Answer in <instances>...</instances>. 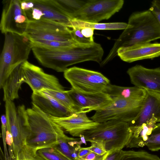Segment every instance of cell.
<instances>
[{
	"instance_id": "cell-1",
	"label": "cell",
	"mask_w": 160,
	"mask_h": 160,
	"mask_svg": "<svg viewBox=\"0 0 160 160\" xmlns=\"http://www.w3.org/2000/svg\"><path fill=\"white\" fill-rule=\"evenodd\" d=\"M32 104L31 108L27 109L24 105L18 106L26 132L25 145L37 151L53 147L67 136L47 114Z\"/></svg>"
},
{
	"instance_id": "cell-2",
	"label": "cell",
	"mask_w": 160,
	"mask_h": 160,
	"mask_svg": "<svg viewBox=\"0 0 160 160\" xmlns=\"http://www.w3.org/2000/svg\"><path fill=\"white\" fill-rule=\"evenodd\" d=\"M128 27L115 42L109 53L100 64L103 66L117 56L121 48L149 43L160 39V25L149 9L133 12L130 16Z\"/></svg>"
},
{
	"instance_id": "cell-3",
	"label": "cell",
	"mask_w": 160,
	"mask_h": 160,
	"mask_svg": "<svg viewBox=\"0 0 160 160\" xmlns=\"http://www.w3.org/2000/svg\"><path fill=\"white\" fill-rule=\"evenodd\" d=\"M32 50L36 58L42 66L60 72H64L68 66L73 64L93 61L95 56L91 45L78 43L64 49H49L32 47Z\"/></svg>"
},
{
	"instance_id": "cell-4",
	"label": "cell",
	"mask_w": 160,
	"mask_h": 160,
	"mask_svg": "<svg viewBox=\"0 0 160 160\" xmlns=\"http://www.w3.org/2000/svg\"><path fill=\"white\" fill-rule=\"evenodd\" d=\"M133 130L128 122L110 120L99 123L95 128L85 132L82 137L85 142H101L107 152H111L126 146Z\"/></svg>"
},
{
	"instance_id": "cell-5",
	"label": "cell",
	"mask_w": 160,
	"mask_h": 160,
	"mask_svg": "<svg viewBox=\"0 0 160 160\" xmlns=\"http://www.w3.org/2000/svg\"><path fill=\"white\" fill-rule=\"evenodd\" d=\"M5 34L0 57V88L18 66L27 61L32 50L30 39L25 35L8 32Z\"/></svg>"
},
{
	"instance_id": "cell-6",
	"label": "cell",
	"mask_w": 160,
	"mask_h": 160,
	"mask_svg": "<svg viewBox=\"0 0 160 160\" xmlns=\"http://www.w3.org/2000/svg\"><path fill=\"white\" fill-rule=\"evenodd\" d=\"M64 76L76 91L83 93L105 92L110 80L101 73L76 67L68 68Z\"/></svg>"
},
{
	"instance_id": "cell-7",
	"label": "cell",
	"mask_w": 160,
	"mask_h": 160,
	"mask_svg": "<svg viewBox=\"0 0 160 160\" xmlns=\"http://www.w3.org/2000/svg\"><path fill=\"white\" fill-rule=\"evenodd\" d=\"M112 99L110 103L96 111L90 118L98 123L115 120L129 123L138 116L144 100L139 101L118 98Z\"/></svg>"
},
{
	"instance_id": "cell-8",
	"label": "cell",
	"mask_w": 160,
	"mask_h": 160,
	"mask_svg": "<svg viewBox=\"0 0 160 160\" xmlns=\"http://www.w3.org/2000/svg\"><path fill=\"white\" fill-rule=\"evenodd\" d=\"M24 35L30 39L75 42L70 28L62 24L46 19L29 20Z\"/></svg>"
},
{
	"instance_id": "cell-9",
	"label": "cell",
	"mask_w": 160,
	"mask_h": 160,
	"mask_svg": "<svg viewBox=\"0 0 160 160\" xmlns=\"http://www.w3.org/2000/svg\"><path fill=\"white\" fill-rule=\"evenodd\" d=\"M123 0H88L73 19L98 23L110 18L122 8Z\"/></svg>"
},
{
	"instance_id": "cell-10",
	"label": "cell",
	"mask_w": 160,
	"mask_h": 160,
	"mask_svg": "<svg viewBox=\"0 0 160 160\" xmlns=\"http://www.w3.org/2000/svg\"><path fill=\"white\" fill-rule=\"evenodd\" d=\"M0 23L2 33L11 32L24 35L29 20L22 9L21 0H4Z\"/></svg>"
},
{
	"instance_id": "cell-11",
	"label": "cell",
	"mask_w": 160,
	"mask_h": 160,
	"mask_svg": "<svg viewBox=\"0 0 160 160\" xmlns=\"http://www.w3.org/2000/svg\"><path fill=\"white\" fill-rule=\"evenodd\" d=\"M23 83H27L33 92L44 89L64 91L55 76L45 73L40 68L27 61L22 64Z\"/></svg>"
},
{
	"instance_id": "cell-12",
	"label": "cell",
	"mask_w": 160,
	"mask_h": 160,
	"mask_svg": "<svg viewBox=\"0 0 160 160\" xmlns=\"http://www.w3.org/2000/svg\"><path fill=\"white\" fill-rule=\"evenodd\" d=\"M5 115L7 130L13 137V149L15 158L25 145L26 132L20 109L16 108L13 101L8 99L5 101Z\"/></svg>"
},
{
	"instance_id": "cell-13",
	"label": "cell",
	"mask_w": 160,
	"mask_h": 160,
	"mask_svg": "<svg viewBox=\"0 0 160 160\" xmlns=\"http://www.w3.org/2000/svg\"><path fill=\"white\" fill-rule=\"evenodd\" d=\"M127 72L135 86L160 94V67L150 69L136 65Z\"/></svg>"
},
{
	"instance_id": "cell-14",
	"label": "cell",
	"mask_w": 160,
	"mask_h": 160,
	"mask_svg": "<svg viewBox=\"0 0 160 160\" xmlns=\"http://www.w3.org/2000/svg\"><path fill=\"white\" fill-rule=\"evenodd\" d=\"M86 113L80 111L62 118L48 115L53 121L72 136L82 138L85 132L95 128L99 124L89 118Z\"/></svg>"
},
{
	"instance_id": "cell-15",
	"label": "cell",
	"mask_w": 160,
	"mask_h": 160,
	"mask_svg": "<svg viewBox=\"0 0 160 160\" xmlns=\"http://www.w3.org/2000/svg\"><path fill=\"white\" fill-rule=\"evenodd\" d=\"M76 106L82 112L86 113L104 108L112 101V98L104 92L83 93L72 88L67 91Z\"/></svg>"
},
{
	"instance_id": "cell-16",
	"label": "cell",
	"mask_w": 160,
	"mask_h": 160,
	"mask_svg": "<svg viewBox=\"0 0 160 160\" xmlns=\"http://www.w3.org/2000/svg\"><path fill=\"white\" fill-rule=\"evenodd\" d=\"M117 55L122 60L128 63L152 59L160 56V43H144L121 48L117 51Z\"/></svg>"
},
{
	"instance_id": "cell-17",
	"label": "cell",
	"mask_w": 160,
	"mask_h": 160,
	"mask_svg": "<svg viewBox=\"0 0 160 160\" xmlns=\"http://www.w3.org/2000/svg\"><path fill=\"white\" fill-rule=\"evenodd\" d=\"M141 110L136 118L129 123L130 126L135 128L139 127L151 119L153 115L160 122V94L146 90Z\"/></svg>"
},
{
	"instance_id": "cell-18",
	"label": "cell",
	"mask_w": 160,
	"mask_h": 160,
	"mask_svg": "<svg viewBox=\"0 0 160 160\" xmlns=\"http://www.w3.org/2000/svg\"><path fill=\"white\" fill-rule=\"evenodd\" d=\"M31 98L32 103L48 115L62 118L73 113L50 96L41 91L33 92Z\"/></svg>"
},
{
	"instance_id": "cell-19",
	"label": "cell",
	"mask_w": 160,
	"mask_h": 160,
	"mask_svg": "<svg viewBox=\"0 0 160 160\" xmlns=\"http://www.w3.org/2000/svg\"><path fill=\"white\" fill-rule=\"evenodd\" d=\"M34 8L40 10L42 13V19L56 22L68 27L72 20L58 6L54 0H32Z\"/></svg>"
},
{
	"instance_id": "cell-20",
	"label": "cell",
	"mask_w": 160,
	"mask_h": 160,
	"mask_svg": "<svg viewBox=\"0 0 160 160\" xmlns=\"http://www.w3.org/2000/svg\"><path fill=\"white\" fill-rule=\"evenodd\" d=\"M18 66L8 75L2 87L3 101H13L19 97L18 91L23 83L22 64Z\"/></svg>"
},
{
	"instance_id": "cell-21",
	"label": "cell",
	"mask_w": 160,
	"mask_h": 160,
	"mask_svg": "<svg viewBox=\"0 0 160 160\" xmlns=\"http://www.w3.org/2000/svg\"><path fill=\"white\" fill-rule=\"evenodd\" d=\"M157 122V119L153 115L151 119L141 126L133 127L132 134L126 147L129 148H138L146 146L152 130L156 126Z\"/></svg>"
},
{
	"instance_id": "cell-22",
	"label": "cell",
	"mask_w": 160,
	"mask_h": 160,
	"mask_svg": "<svg viewBox=\"0 0 160 160\" xmlns=\"http://www.w3.org/2000/svg\"><path fill=\"white\" fill-rule=\"evenodd\" d=\"M104 93L108 94L112 98H118L141 101L144 99L147 91L136 86L124 87L110 83L108 86Z\"/></svg>"
},
{
	"instance_id": "cell-23",
	"label": "cell",
	"mask_w": 160,
	"mask_h": 160,
	"mask_svg": "<svg viewBox=\"0 0 160 160\" xmlns=\"http://www.w3.org/2000/svg\"><path fill=\"white\" fill-rule=\"evenodd\" d=\"M82 137L80 138L68 136L60 139L54 147L60 152L69 160H76L81 144L84 142Z\"/></svg>"
},
{
	"instance_id": "cell-24",
	"label": "cell",
	"mask_w": 160,
	"mask_h": 160,
	"mask_svg": "<svg viewBox=\"0 0 160 160\" xmlns=\"http://www.w3.org/2000/svg\"><path fill=\"white\" fill-rule=\"evenodd\" d=\"M128 26V23L123 22L93 23L77 19H72L68 26L69 28H89L99 30H117L125 29Z\"/></svg>"
},
{
	"instance_id": "cell-25",
	"label": "cell",
	"mask_w": 160,
	"mask_h": 160,
	"mask_svg": "<svg viewBox=\"0 0 160 160\" xmlns=\"http://www.w3.org/2000/svg\"><path fill=\"white\" fill-rule=\"evenodd\" d=\"M41 91L49 95L73 112L81 111L75 104L67 91H60L47 89Z\"/></svg>"
},
{
	"instance_id": "cell-26",
	"label": "cell",
	"mask_w": 160,
	"mask_h": 160,
	"mask_svg": "<svg viewBox=\"0 0 160 160\" xmlns=\"http://www.w3.org/2000/svg\"><path fill=\"white\" fill-rule=\"evenodd\" d=\"M59 7L68 16L73 19L75 15L81 9L87 0H54Z\"/></svg>"
},
{
	"instance_id": "cell-27",
	"label": "cell",
	"mask_w": 160,
	"mask_h": 160,
	"mask_svg": "<svg viewBox=\"0 0 160 160\" xmlns=\"http://www.w3.org/2000/svg\"><path fill=\"white\" fill-rule=\"evenodd\" d=\"M32 47H37L49 49H62L69 48L75 43V42H62L41 39H30Z\"/></svg>"
},
{
	"instance_id": "cell-28",
	"label": "cell",
	"mask_w": 160,
	"mask_h": 160,
	"mask_svg": "<svg viewBox=\"0 0 160 160\" xmlns=\"http://www.w3.org/2000/svg\"><path fill=\"white\" fill-rule=\"evenodd\" d=\"M118 160H160L156 155L144 151L122 150Z\"/></svg>"
},
{
	"instance_id": "cell-29",
	"label": "cell",
	"mask_w": 160,
	"mask_h": 160,
	"mask_svg": "<svg viewBox=\"0 0 160 160\" xmlns=\"http://www.w3.org/2000/svg\"><path fill=\"white\" fill-rule=\"evenodd\" d=\"M37 152L46 160H69L54 147L42 148L38 150Z\"/></svg>"
},
{
	"instance_id": "cell-30",
	"label": "cell",
	"mask_w": 160,
	"mask_h": 160,
	"mask_svg": "<svg viewBox=\"0 0 160 160\" xmlns=\"http://www.w3.org/2000/svg\"><path fill=\"white\" fill-rule=\"evenodd\" d=\"M152 151L160 150V123L156 124L149 136L146 145Z\"/></svg>"
},
{
	"instance_id": "cell-31",
	"label": "cell",
	"mask_w": 160,
	"mask_h": 160,
	"mask_svg": "<svg viewBox=\"0 0 160 160\" xmlns=\"http://www.w3.org/2000/svg\"><path fill=\"white\" fill-rule=\"evenodd\" d=\"M37 151L25 145L19 152L26 160H46L38 154Z\"/></svg>"
},
{
	"instance_id": "cell-32",
	"label": "cell",
	"mask_w": 160,
	"mask_h": 160,
	"mask_svg": "<svg viewBox=\"0 0 160 160\" xmlns=\"http://www.w3.org/2000/svg\"><path fill=\"white\" fill-rule=\"evenodd\" d=\"M71 33L73 40L76 43L83 44H90L94 42L85 37L82 33L79 28H72Z\"/></svg>"
},
{
	"instance_id": "cell-33",
	"label": "cell",
	"mask_w": 160,
	"mask_h": 160,
	"mask_svg": "<svg viewBox=\"0 0 160 160\" xmlns=\"http://www.w3.org/2000/svg\"><path fill=\"white\" fill-rule=\"evenodd\" d=\"M90 146L88 147L91 152L98 154L102 155L107 152L103 145L101 142H91Z\"/></svg>"
},
{
	"instance_id": "cell-34",
	"label": "cell",
	"mask_w": 160,
	"mask_h": 160,
	"mask_svg": "<svg viewBox=\"0 0 160 160\" xmlns=\"http://www.w3.org/2000/svg\"><path fill=\"white\" fill-rule=\"evenodd\" d=\"M149 10L154 14L160 25V0L152 1Z\"/></svg>"
},
{
	"instance_id": "cell-35",
	"label": "cell",
	"mask_w": 160,
	"mask_h": 160,
	"mask_svg": "<svg viewBox=\"0 0 160 160\" xmlns=\"http://www.w3.org/2000/svg\"><path fill=\"white\" fill-rule=\"evenodd\" d=\"M108 153V152H107L104 154L100 155L91 152L81 158H78L76 160H104Z\"/></svg>"
},
{
	"instance_id": "cell-36",
	"label": "cell",
	"mask_w": 160,
	"mask_h": 160,
	"mask_svg": "<svg viewBox=\"0 0 160 160\" xmlns=\"http://www.w3.org/2000/svg\"><path fill=\"white\" fill-rule=\"evenodd\" d=\"M80 28L82 33L85 37L92 41H94L93 37L94 29L87 27Z\"/></svg>"
},
{
	"instance_id": "cell-37",
	"label": "cell",
	"mask_w": 160,
	"mask_h": 160,
	"mask_svg": "<svg viewBox=\"0 0 160 160\" xmlns=\"http://www.w3.org/2000/svg\"><path fill=\"white\" fill-rule=\"evenodd\" d=\"M122 150H116L108 152L104 160H118L122 154Z\"/></svg>"
},
{
	"instance_id": "cell-38",
	"label": "cell",
	"mask_w": 160,
	"mask_h": 160,
	"mask_svg": "<svg viewBox=\"0 0 160 160\" xmlns=\"http://www.w3.org/2000/svg\"><path fill=\"white\" fill-rule=\"evenodd\" d=\"M91 152H92L88 149V147H81L79 149L78 151V158H81L88 154Z\"/></svg>"
},
{
	"instance_id": "cell-39",
	"label": "cell",
	"mask_w": 160,
	"mask_h": 160,
	"mask_svg": "<svg viewBox=\"0 0 160 160\" xmlns=\"http://www.w3.org/2000/svg\"><path fill=\"white\" fill-rule=\"evenodd\" d=\"M15 160H26L22 155L19 152L17 154Z\"/></svg>"
}]
</instances>
